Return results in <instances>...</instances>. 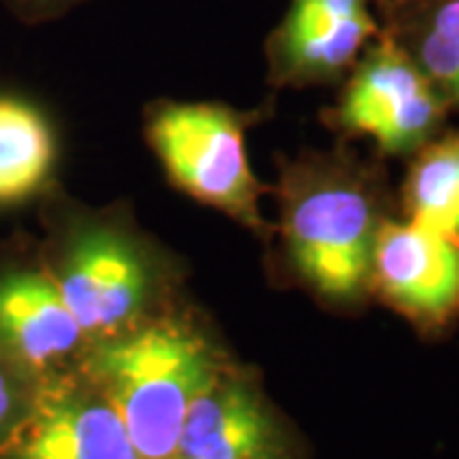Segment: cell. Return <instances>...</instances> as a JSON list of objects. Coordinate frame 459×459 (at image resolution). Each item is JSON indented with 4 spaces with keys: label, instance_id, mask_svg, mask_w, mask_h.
I'll list each match as a JSON object with an SVG mask.
<instances>
[{
    "label": "cell",
    "instance_id": "6da1fadb",
    "mask_svg": "<svg viewBox=\"0 0 459 459\" xmlns=\"http://www.w3.org/2000/svg\"><path fill=\"white\" fill-rule=\"evenodd\" d=\"M273 195V235L291 281L329 312H365L377 232L398 214L383 159H360L344 146L312 151L283 166Z\"/></svg>",
    "mask_w": 459,
    "mask_h": 459
},
{
    "label": "cell",
    "instance_id": "e0dca14e",
    "mask_svg": "<svg viewBox=\"0 0 459 459\" xmlns=\"http://www.w3.org/2000/svg\"><path fill=\"white\" fill-rule=\"evenodd\" d=\"M166 459H181V457H177V455H174V457H166Z\"/></svg>",
    "mask_w": 459,
    "mask_h": 459
},
{
    "label": "cell",
    "instance_id": "9c48e42d",
    "mask_svg": "<svg viewBox=\"0 0 459 459\" xmlns=\"http://www.w3.org/2000/svg\"><path fill=\"white\" fill-rule=\"evenodd\" d=\"M380 33L373 0H291L265 41L273 87L340 84Z\"/></svg>",
    "mask_w": 459,
    "mask_h": 459
},
{
    "label": "cell",
    "instance_id": "30bf717a",
    "mask_svg": "<svg viewBox=\"0 0 459 459\" xmlns=\"http://www.w3.org/2000/svg\"><path fill=\"white\" fill-rule=\"evenodd\" d=\"M181 459H299L291 434L250 370L228 362L184 419Z\"/></svg>",
    "mask_w": 459,
    "mask_h": 459
},
{
    "label": "cell",
    "instance_id": "7a4b0ae2",
    "mask_svg": "<svg viewBox=\"0 0 459 459\" xmlns=\"http://www.w3.org/2000/svg\"><path fill=\"white\" fill-rule=\"evenodd\" d=\"M44 228L39 253L90 342L171 309L174 268L128 214L59 202L47 207Z\"/></svg>",
    "mask_w": 459,
    "mask_h": 459
},
{
    "label": "cell",
    "instance_id": "8fae6325",
    "mask_svg": "<svg viewBox=\"0 0 459 459\" xmlns=\"http://www.w3.org/2000/svg\"><path fill=\"white\" fill-rule=\"evenodd\" d=\"M376 13L383 33L459 113V0H391Z\"/></svg>",
    "mask_w": 459,
    "mask_h": 459
},
{
    "label": "cell",
    "instance_id": "2e32d148",
    "mask_svg": "<svg viewBox=\"0 0 459 459\" xmlns=\"http://www.w3.org/2000/svg\"><path fill=\"white\" fill-rule=\"evenodd\" d=\"M373 3H376V11H377V8H383V5H388L391 0H373Z\"/></svg>",
    "mask_w": 459,
    "mask_h": 459
},
{
    "label": "cell",
    "instance_id": "52a82bcc",
    "mask_svg": "<svg viewBox=\"0 0 459 459\" xmlns=\"http://www.w3.org/2000/svg\"><path fill=\"white\" fill-rule=\"evenodd\" d=\"M370 296L419 337L442 340L459 325V247L401 214L388 217L373 247Z\"/></svg>",
    "mask_w": 459,
    "mask_h": 459
},
{
    "label": "cell",
    "instance_id": "ba28073f",
    "mask_svg": "<svg viewBox=\"0 0 459 459\" xmlns=\"http://www.w3.org/2000/svg\"><path fill=\"white\" fill-rule=\"evenodd\" d=\"M87 344L39 247H0V355L44 380L77 368Z\"/></svg>",
    "mask_w": 459,
    "mask_h": 459
},
{
    "label": "cell",
    "instance_id": "9a60e30c",
    "mask_svg": "<svg viewBox=\"0 0 459 459\" xmlns=\"http://www.w3.org/2000/svg\"><path fill=\"white\" fill-rule=\"evenodd\" d=\"M84 0H3V5L23 23H44L54 18L65 16L66 11H72L74 5H80Z\"/></svg>",
    "mask_w": 459,
    "mask_h": 459
},
{
    "label": "cell",
    "instance_id": "4fadbf2b",
    "mask_svg": "<svg viewBox=\"0 0 459 459\" xmlns=\"http://www.w3.org/2000/svg\"><path fill=\"white\" fill-rule=\"evenodd\" d=\"M398 214L459 247V131L444 128L409 159Z\"/></svg>",
    "mask_w": 459,
    "mask_h": 459
},
{
    "label": "cell",
    "instance_id": "8992f818",
    "mask_svg": "<svg viewBox=\"0 0 459 459\" xmlns=\"http://www.w3.org/2000/svg\"><path fill=\"white\" fill-rule=\"evenodd\" d=\"M0 459H141L117 411L82 368L44 377L11 431Z\"/></svg>",
    "mask_w": 459,
    "mask_h": 459
},
{
    "label": "cell",
    "instance_id": "5b68a950",
    "mask_svg": "<svg viewBox=\"0 0 459 459\" xmlns=\"http://www.w3.org/2000/svg\"><path fill=\"white\" fill-rule=\"evenodd\" d=\"M325 126L340 141L368 138L377 159H403L446 128L449 105L406 51L383 29L340 82Z\"/></svg>",
    "mask_w": 459,
    "mask_h": 459
},
{
    "label": "cell",
    "instance_id": "7c38bea8",
    "mask_svg": "<svg viewBox=\"0 0 459 459\" xmlns=\"http://www.w3.org/2000/svg\"><path fill=\"white\" fill-rule=\"evenodd\" d=\"M56 135L31 100L0 92V210L21 207L51 189Z\"/></svg>",
    "mask_w": 459,
    "mask_h": 459
},
{
    "label": "cell",
    "instance_id": "3957f363",
    "mask_svg": "<svg viewBox=\"0 0 459 459\" xmlns=\"http://www.w3.org/2000/svg\"><path fill=\"white\" fill-rule=\"evenodd\" d=\"M228 355L189 312L174 307L87 344L80 368L117 411L141 459L174 457L184 419Z\"/></svg>",
    "mask_w": 459,
    "mask_h": 459
},
{
    "label": "cell",
    "instance_id": "277c9868",
    "mask_svg": "<svg viewBox=\"0 0 459 459\" xmlns=\"http://www.w3.org/2000/svg\"><path fill=\"white\" fill-rule=\"evenodd\" d=\"M253 120V113L222 102L161 100L146 108V141L179 192L271 240L273 222L263 217L268 186L246 148Z\"/></svg>",
    "mask_w": 459,
    "mask_h": 459
},
{
    "label": "cell",
    "instance_id": "5bb4252c",
    "mask_svg": "<svg viewBox=\"0 0 459 459\" xmlns=\"http://www.w3.org/2000/svg\"><path fill=\"white\" fill-rule=\"evenodd\" d=\"M39 380L29 377L21 368L0 355V439L11 431L31 401Z\"/></svg>",
    "mask_w": 459,
    "mask_h": 459
}]
</instances>
